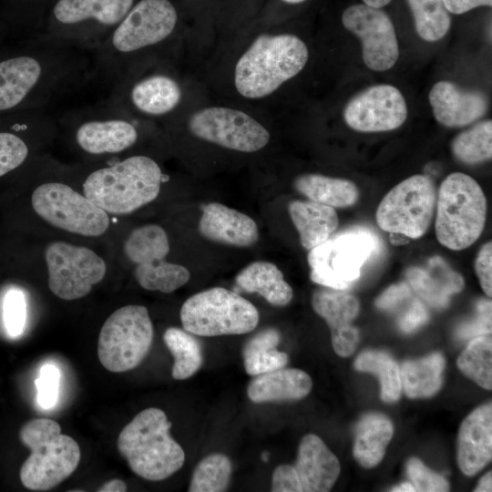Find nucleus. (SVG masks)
Segmentation results:
<instances>
[{
    "label": "nucleus",
    "mask_w": 492,
    "mask_h": 492,
    "mask_svg": "<svg viewBox=\"0 0 492 492\" xmlns=\"http://www.w3.org/2000/svg\"><path fill=\"white\" fill-rule=\"evenodd\" d=\"M391 491L395 492H413L415 491V487L411 482H404L399 486L394 487Z\"/></svg>",
    "instance_id": "nucleus-53"
},
{
    "label": "nucleus",
    "mask_w": 492,
    "mask_h": 492,
    "mask_svg": "<svg viewBox=\"0 0 492 492\" xmlns=\"http://www.w3.org/2000/svg\"><path fill=\"white\" fill-rule=\"evenodd\" d=\"M177 22L169 0H140L97 47L102 67L112 74L124 58L165 41Z\"/></svg>",
    "instance_id": "nucleus-7"
},
{
    "label": "nucleus",
    "mask_w": 492,
    "mask_h": 492,
    "mask_svg": "<svg viewBox=\"0 0 492 492\" xmlns=\"http://www.w3.org/2000/svg\"><path fill=\"white\" fill-rule=\"evenodd\" d=\"M280 340L278 330L266 328L246 342L242 349V359L248 374L255 376L286 365L287 354L276 349Z\"/></svg>",
    "instance_id": "nucleus-33"
},
{
    "label": "nucleus",
    "mask_w": 492,
    "mask_h": 492,
    "mask_svg": "<svg viewBox=\"0 0 492 492\" xmlns=\"http://www.w3.org/2000/svg\"><path fill=\"white\" fill-rule=\"evenodd\" d=\"M127 485L124 481L115 478L104 483L97 490L98 492H125L127 491Z\"/></svg>",
    "instance_id": "nucleus-50"
},
{
    "label": "nucleus",
    "mask_w": 492,
    "mask_h": 492,
    "mask_svg": "<svg viewBox=\"0 0 492 492\" xmlns=\"http://www.w3.org/2000/svg\"><path fill=\"white\" fill-rule=\"evenodd\" d=\"M136 111L152 117L164 116L175 109L181 101L179 84L166 74H151L131 83L125 92H117Z\"/></svg>",
    "instance_id": "nucleus-25"
},
{
    "label": "nucleus",
    "mask_w": 492,
    "mask_h": 492,
    "mask_svg": "<svg viewBox=\"0 0 492 492\" xmlns=\"http://www.w3.org/2000/svg\"><path fill=\"white\" fill-rule=\"evenodd\" d=\"M354 367L379 377L381 398L384 402L392 403L399 399L402 391L400 368L390 355L376 351L364 352L355 359Z\"/></svg>",
    "instance_id": "nucleus-35"
},
{
    "label": "nucleus",
    "mask_w": 492,
    "mask_h": 492,
    "mask_svg": "<svg viewBox=\"0 0 492 492\" xmlns=\"http://www.w3.org/2000/svg\"><path fill=\"white\" fill-rule=\"evenodd\" d=\"M462 373L485 389L492 388V339L490 333L474 337L457 358Z\"/></svg>",
    "instance_id": "nucleus-36"
},
{
    "label": "nucleus",
    "mask_w": 492,
    "mask_h": 492,
    "mask_svg": "<svg viewBox=\"0 0 492 492\" xmlns=\"http://www.w3.org/2000/svg\"><path fill=\"white\" fill-rule=\"evenodd\" d=\"M231 462L223 454H210L195 466L189 486V492H222L227 490L231 476Z\"/></svg>",
    "instance_id": "nucleus-39"
},
{
    "label": "nucleus",
    "mask_w": 492,
    "mask_h": 492,
    "mask_svg": "<svg viewBox=\"0 0 492 492\" xmlns=\"http://www.w3.org/2000/svg\"><path fill=\"white\" fill-rule=\"evenodd\" d=\"M492 457V405L475 409L462 422L457 438V463L466 476L483 469Z\"/></svg>",
    "instance_id": "nucleus-22"
},
{
    "label": "nucleus",
    "mask_w": 492,
    "mask_h": 492,
    "mask_svg": "<svg viewBox=\"0 0 492 492\" xmlns=\"http://www.w3.org/2000/svg\"><path fill=\"white\" fill-rule=\"evenodd\" d=\"M302 492H327L337 480L341 466L337 457L316 435L302 437L293 466Z\"/></svg>",
    "instance_id": "nucleus-23"
},
{
    "label": "nucleus",
    "mask_w": 492,
    "mask_h": 492,
    "mask_svg": "<svg viewBox=\"0 0 492 492\" xmlns=\"http://www.w3.org/2000/svg\"><path fill=\"white\" fill-rule=\"evenodd\" d=\"M436 188L425 175L411 176L391 189L378 205L375 220L384 231L422 237L434 218Z\"/></svg>",
    "instance_id": "nucleus-12"
},
{
    "label": "nucleus",
    "mask_w": 492,
    "mask_h": 492,
    "mask_svg": "<svg viewBox=\"0 0 492 492\" xmlns=\"http://www.w3.org/2000/svg\"><path fill=\"white\" fill-rule=\"evenodd\" d=\"M408 237L397 232H390L389 241L391 244L398 246L408 242Z\"/></svg>",
    "instance_id": "nucleus-52"
},
{
    "label": "nucleus",
    "mask_w": 492,
    "mask_h": 492,
    "mask_svg": "<svg viewBox=\"0 0 492 492\" xmlns=\"http://www.w3.org/2000/svg\"><path fill=\"white\" fill-rule=\"evenodd\" d=\"M288 211L302 246L309 251L333 236L339 225L334 208L313 200H292Z\"/></svg>",
    "instance_id": "nucleus-28"
},
{
    "label": "nucleus",
    "mask_w": 492,
    "mask_h": 492,
    "mask_svg": "<svg viewBox=\"0 0 492 492\" xmlns=\"http://www.w3.org/2000/svg\"><path fill=\"white\" fill-rule=\"evenodd\" d=\"M429 319L426 308L418 299H414L409 307L400 316L398 325L402 332L412 333L425 324Z\"/></svg>",
    "instance_id": "nucleus-46"
},
{
    "label": "nucleus",
    "mask_w": 492,
    "mask_h": 492,
    "mask_svg": "<svg viewBox=\"0 0 492 492\" xmlns=\"http://www.w3.org/2000/svg\"><path fill=\"white\" fill-rule=\"evenodd\" d=\"M259 318L251 302L221 287L193 294L180 309L184 330L207 337L248 333L255 329Z\"/></svg>",
    "instance_id": "nucleus-8"
},
{
    "label": "nucleus",
    "mask_w": 492,
    "mask_h": 492,
    "mask_svg": "<svg viewBox=\"0 0 492 492\" xmlns=\"http://www.w3.org/2000/svg\"><path fill=\"white\" fill-rule=\"evenodd\" d=\"M261 458L264 462H266L269 458V454L267 452H264L261 454Z\"/></svg>",
    "instance_id": "nucleus-56"
},
{
    "label": "nucleus",
    "mask_w": 492,
    "mask_h": 492,
    "mask_svg": "<svg viewBox=\"0 0 492 492\" xmlns=\"http://www.w3.org/2000/svg\"><path fill=\"white\" fill-rule=\"evenodd\" d=\"M444 368L445 359L439 353L406 361L400 368L402 389L410 398L431 396L442 385Z\"/></svg>",
    "instance_id": "nucleus-32"
},
{
    "label": "nucleus",
    "mask_w": 492,
    "mask_h": 492,
    "mask_svg": "<svg viewBox=\"0 0 492 492\" xmlns=\"http://www.w3.org/2000/svg\"><path fill=\"white\" fill-rule=\"evenodd\" d=\"M309 52L305 43L291 34L261 35L236 63L234 86L246 98H262L299 74Z\"/></svg>",
    "instance_id": "nucleus-2"
},
{
    "label": "nucleus",
    "mask_w": 492,
    "mask_h": 492,
    "mask_svg": "<svg viewBox=\"0 0 492 492\" xmlns=\"http://www.w3.org/2000/svg\"><path fill=\"white\" fill-rule=\"evenodd\" d=\"M45 258L48 287L66 301L85 297L106 275L105 261L87 247L54 241L46 246Z\"/></svg>",
    "instance_id": "nucleus-15"
},
{
    "label": "nucleus",
    "mask_w": 492,
    "mask_h": 492,
    "mask_svg": "<svg viewBox=\"0 0 492 492\" xmlns=\"http://www.w3.org/2000/svg\"><path fill=\"white\" fill-rule=\"evenodd\" d=\"M153 340V325L148 309L129 304L112 313L97 339L100 364L113 373L137 367L148 354Z\"/></svg>",
    "instance_id": "nucleus-9"
},
{
    "label": "nucleus",
    "mask_w": 492,
    "mask_h": 492,
    "mask_svg": "<svg viewBox=\"0 0 492 492\" xmlns=\"http://www.w3.org/2000/svg\"><path fill=\"white\" fill-rule=\"evenodd\" d=\"M342 22L361 40L367 67L384 71L394 67L399 47L394 25L384 11L364 4L353 5L343 11Z\"/></svg>",
    "instance_id": "nucleus-17"
},
{
    "label": "nucleus",
    "mask_w": 492,
    "mask_h": 492,
    "mask_svg": "<svg viewBox=\"0 0 492 492\" xmlns=\"http://www.w3.org/2000/svg\"><path fill=\"white\" fill-rule=\"evenodd\" d=\"M80 113L84 118L76 128L75 139L77 146L90 155L118 154L138 140L137 128L120 117L113 102Z\"/></svg>",
    "instance_id": "nucleus-18"
},
{
    "label": "nucleus",
    "mask_w": 492,
    "mask_h": 492,
    "mask_svg": "<svg viewBox=\"0 0 492 492\" xmlns=\"http://www.w3.org/2000/svg\"><path fill=\"white\" fill-rule=\"evenodd\" d=\"M27 155L28 147L20 137L0 132V177L18 168Z\"/></svg>",
    "instance_id": "nucleus-42"
},
{
    "label": "nucleus",
    "mask_w": 492,
    "mask_h": 492,
    "mask_svg": "<svg viewBox=\"0 0 492 492\" xmlns=\"http://www.w3.org/2000/svg\"><path fill=\"white\" fill-rule=\"evenodd\" d=\"M407 283L415 294L435 308H445L450 297L465 287L464 278L439 256L431 258L424 267L406 271Z\"/></svg>",
    "instance_id": "nucleus-26"
},
{
    "label": "nucleus",
    "mask_w": 492,
    "mask_h": 492,
    "mask_svg": "<svg viewBox=\"0 0 492 492\" xmlns=\"http://www.w3.org/2000/svg\"><path fill=\"white\" fill-rule=\"evenodd\" d=\"M436 236L440 244L462 251L480 237L487 202L480 185L463 172L449 174L436 194Z\"/></svg>",
    "instance_id": "nucleus-6"
},
{
    "label": "nucleus",
    "mask_w": 492,
    "mask_h": 492,
    "mask_svg": "<svg viewBox=\"0 0 492 492\" xmlns=\"http://www.w3.org/2000/svg\"><path fill=\"white\" fill-rule=\"evenodd\" d=\"M31 200L36 214L58 229L87 237L100 236L108 229V213L64 183L39 185Z\"/></svg>",
    "instance_id": "nucleus-14"
},
{
    "label": "nucleus",
    "mask_w": 492,
    "mask_h": 492,
    "mask_svg": "<svg viewBox=\"0 0 492 492\" xmlns=\"http://www.w3.org/2000/svg\"><path fill=\"white\" fill-rule=\"evenodd\" d=\"M346 124L360 132L395 129L407 118L402 93L391 85H376L354 97L343 111Z\"/></svg>",
    "instance_id": "nucleus-19"
},
{
    "label": "nucleus",
    "mask_w": 492,
    "mask_h": 492,
    "mask_svg": "<svg viewBox=\"0 0 492 492\" xmlns=\"http://www.w3.org/2000/svg\"><path fill=\"white\" fill-rule=\"evenodd\" d=\"M190 132L198 138L220 147L255 152L270 141L269 131L247 113L225 107H209L193 112L188 120Z\"/></svg>",
    "instance_id": "nucleus-16"
},
{
    "label": "nucleus",
    "mask_w": 492,
    "mask_h": 492,
    "mask_svg": "<svg viewBox=\"0 0 492 492\" xmlns=\"http://www.w3.org/2000/svg\"><path fill=\"white\" fill-rule=\"evenodd\" d=\"M201 210L199 231L204 238L237 247L258 241L259 229L250 216L219 202L207 203Z\"/></svg>",
    "instance_id": "nucleus-24"
},
{
    "label": "nucleus",
    "mask_w": 492,
    "mask_h": 492,
    "mask_svg": "<svg viewBox=\"0 0 492 492\" xmlns=\"http://www.w3.org/2000/svg\"><path fill=\"white\" fill-rule=\"evenodd\" d=\"M163 341L174 358L171 370L174 379L190 378L200 368L203 362L201 346L192 333L169 327L163 333Z\"/></svg>",
    "instance_id": "nucleus-34"
},
{
    "label": "nucleus",
    "mask_w": 492,
    "mask_h": 492,
    "mask_svg": "<svg viewBox=\"0 0 492 492\" xmlns=\"http://www.w3.org/2000/svg\"><path fill=\"white\" fill-rule=\"evenodd\" d=\"M241 290L258 293L270 304L285 306L292 299L293 292L282 272L273 263L258 261L241 270L235 278Z\"/></svg>",
    "instance_id": "nucleus-29"
},
{
    "label": "nucleus",
    "mask_w": 492,
    "mask_h": 492,
    "mask_svg": "<svg viewBox=\"0 0 492 492\" xmlns=\"http://www.w3.org/2000/svg\"><path fill=\"white\" fill-rule=\"evenodd\" d=\"M295 190L310 200L333 208H347L359 199L357 186L351 180L321 174H303L293 182Z\"/></svg>",
    "instance_id": "nucleus-31"
},
{
    "label": "nucleus",
    "mask_w": 492,
    "mask_h": 492,
    "mask_svg": "<svg viewBox=\"0 0 492 492\" xmlns=\"http://www.w3.org/2000/svg\"><path fill=\"white\" fill-rule=\"evenodd\" d=\"M433 113L441 125L466 126L482 118L488 107L487 97L479 91L466 90L450 81H439L429 92Z\"/></svg>",
    "instance_id": "nucleus-21"
},
{
    "label": "nucleus",
    "mask_w": 492,
    "mask_h": 492,
    "mask_svg": "<svg viewBox=\"0 0 492 492\" xmlns=\"http://www.w3.org/2000/svg\"><path fill=\"white\" fill-rule=\"evenodd\" d=\"M406 474L415 491L444 492L449 490L447 481L425 466L416 457H411L407 461Z\"/></svg>",
    "instance_id": "nucleus-41"
},
{
    "label": "nucleus",
    "mask_w": 492,
    "mask_h": 492,
    "mask_svg": "<svg viewBox=\"0 0 492 492\" xmlns=\"http://www.w3.org/2000/svg\"><path fill=\"white\" fill-rule=\"evenodd\" d=\"M412 289L407 282H400L388 287L374 302L381 310H393L412 297Z\"/></svg>",
    "instance_id": "nucleus-47"
},
{
    "label": "nucleus",
    "mask_w": 492,
    "mask_h": 492,
    "mask_svg": "<svg viewBox=\"0 0 492 492\" xmlns=\"http://www.w3.org/2000/svg\"><path fill=\"white\" fill-rule=\"evenodd\" d=\"M312 306L328 324L334 352L342 357L352 355L359 341L358 329L353 325L360 311L358 299L346 290L324 287L313 292Z\"/></svg>",
    "instance_id": "nucleus-20"
},
{
    "label": "nucleus",
    "mask_w": 492,
    "mask_h": 492,
    "mask_svg": "<svg viewBox=\"0 0 492 492\" xmlns=\"http://www.w3.org/2000/svg\"><path fill=\"white\" fill-rule=\"evenodd\" d=\"M124 251L136 265L137 282L146 290L169 293L190 280L186 267L166 261L169 242L165 230L159 225L148 224L134 230L125 241Z\"/></svg>",
    "instance_id": "nucleus-13"
},
{
    "label": "nucleus",
    "mask_w": 492,
    "mask_h": 492,
    "mask_svg": "<svg viewBox=\"0 0 492 492\" xmlns=\"http://www.w3.org/2000/svg\"><path fill=\"white\" fill-rule=\"evenodd\" d=\"M418 36L428 42L441 39L450 28L451 19L443 0H406Z\"/></svg>",
    "instance_id": "nucleus-38"
},
{
    "label": "nucleus",
    "mask_w": 492,
    "mask_h": 492,
    "mask_svg": "<svg viewBox=\"0 0 492 492\" xmlns=\"http://www.w3.org/2000/svg\"><path fill=\"white\" fill-rule=\"evenodd\" d=\"M475 272L480 286L487 297L492 295V243L487 241L480 248L476 261Z\"/></svg>",
    "instance_id": "nucleus-45"
},
{
    "label": "nucleus",
    "mask_w": 492,
    "mask_h": 492,
    "mask_svg": "<svg viewBox=\"0 0 492 492\" xmlns=\"http://www.w3.org/2000/svg\"><path fill=\"white\" fill-rule=\"evenodd\" d=\"M271 490L272 492H302L293 466L281 465L274 469Z\"/></svg>",
    "instance_id": "nucleus-48"
},
{
    "label": "nucleus",
    "mask_w": 492,
    "mask_h": 492,
    "mask_svg": "<svg viewBox=\"0 0 492 492\" xmlns=\"http://www.w3.org/2000/svg\"><path fill=\"white\" fill-rule=\"evenodd\" d=\"M394 434L393 424L381 414H368L361 418L355 428L354 456L363 466H377Z\"/></svg>",
    "instance_id": "nucleus-30"
},
{
    "label": "nucleus",
    "mask_w": 492,
    "mask_h": 492,
    "mask_svg": "<svg viewBox=\"0 0 492 492\" xmlns=\"http://www.w3.org/2000/svg\"><path fill=\"white\" fill-rule=\"evenodd\" d=\"M376 247L373 234L352 230L331 236L310 250L311 280L323 287L347 290L360 277L361 269Z\"/></svg>",
    "instance_id": "nucleus-11"
},
{
    "label": "nucleus",
    "mask_w": 492,
    "mask_h": 492,
    "mask_svg": "<svg viewBox=\"0 0 492 492\" xmlns=\"http://www.w3.org/2000/svg\"><path fill=\"white\" fill-rule=\"evenodd\" d=\"M3 319L8 334L14 337L22 334L26 322V301L21 290L10 289L5 293Z\"/></svg>",
    "instance_id": "nucleus-40"
},
{
    "label": "nucleus",
    "mask_w": 492,
    "mask_h": 492,
    "mask_svg": "<svg viewBox=\"0 0 492 492\" xmlns=\"http://www.w3.org/2000/svg\"><path fill=\"white\" fill-rule=\"evenodd\" d=\"M19 438L31 451L19 472L26 488L49 490L77 469L81 456L79 446L71 436L61 434L57 422L34 418L22 425Z\"/></svg>",
    "instance_id": "nucleus-5"
},
{
    "label": "nucleus",
    "mask_w": 492,
    "mask_h": 492,
    "mask_svg": "<svg viewBox=\"0 0 492 492\" xmlns=\"http://www.w3.org/2000/svg\"><path fill=\"white\" fill-rule=\"evenodd\" d=\"M134 0H58L53 7L59 27L45 39L66 46L98 47L103 34L121 22Z\"/></svg>",
    "instance_id": "nucleus-10"
},
{
    "label": "nucleus",
    "mask_w": 492,
    "mask_h": 492,
    "mask_svg": "<svg viewBox=\"0 0 492 492\" xmlns=\"http://www.w3.org/2000/svg\"><path fill=\"white\" fill-rule=\"evenodd\" d=\"M312 386V379L304 371L280 368L255 375L248 384L247 395L256 404L298 400L306 396Z\"/></svg>",
    "instance_id": "nucleus-27"
},
{
    "label": "nucleus",
    "mask_w": 492,
    "mask_h": 492,
    "mask_svg": "<svg viewBox=\"0 0 492 492\" xmlns=\"http://www.w3.org/2000/svg\"><path fill=\"white\" fill-rule=\"evenodd\" d=\"M60 373L56 366L46 364L39 371L36 379L37 402L45 409L53 407L58 398Z\"/></svg>",
    "instance_id": "nucleus-43"
},
{
    "label": "nucleus",
    "mask_w": 492,
    "mask_h": 492,
    "mask_svg": "<svg viewBox=\"0 0 492 492\" xmlns=\"http://www.w3.org/2000/svg\"><path fill=\"white\" fill-rule=\"evenodd\" d=\"M283 2L285 3H288V4H299V3H302L305 0H282Z\"/></svg>",
    "instance_id": "nucleus-55"
},
{
    "label": "nucleus",
    "mask_w": 492,
    "mask_h": 492,
    "mask_svg": "<svg viewBox=\"0 0 492 492\" xmlns=\"http://www.w3.org/2000/svg\"><path fill=\"white\" fill-rule=\"evenodd\" d=\"M477 316L475 321L460 326L456 335L460 339H467L491 333V302L481 300L477 303Z\"/></svg>",
    "instance_id": "nucleus-44"
},
{
    "label": "nucleus",
    "mask_w": 492,
    "mask_h": 492,
    "mask_svg": "<svg viewBox=\"0 0 492 492\" xmlns=\"http://www.w3.org/2000/svg\"><path fill=\"white\" fill-rule=\"evenodd\" d=\"M363 2L364 5H367L369 6L382 8L383 6L388 5L391 0H363Z\"/></svg>",
    "instance_id": "nucleus-54"
},
{
    "label": "nucleus",
    "mask_w": 492,
    "mask_h": 492,
    "mask_svg": "<svg viewBox=\"0 0 492 492\" xmlns=\"http://www.w3.org/2000/svg\"><path fill=\"white\" fill-rule=\"evenodd\" d=\"M161 181L159 164L148 156L136 155L92 171L83 191L107 213L128 214L153 201Z\"/></svg>",
    "instance_id": "nucleus-4"
},
{
    "label": "nucleus",
    "mask_w": 492,
    "mask_h": 492,
    "mask_svg": "<svg viewBox=\"0 0 492 492\" xmlns=\"http://www.w3.org/2000/svg\"><path fill=\"white\" fill-rule=\"evenodd\" d=\"M40 40L37 54L0 62V111L14 108L35 95L43 103L64 91L84 71L67 50L69 46Z\"/></svg>",
    "instance_id": "nucleus-1"
},
{
    "label": "nucleus",
    "mask_w": 492,
    "mask_h": 492,
    "mask_svg": "<svg viewBox=\"0 0 492 492\" xmlns=\"http://www.w3.org/2000/svg\"><path fill=\"white\" fill-rule=\"evenodd\" d=\"M452 153L465 164H477L492 157V121L487 119L459 133L452 141Z\"/></svg>",
    "instance_id": "nucleus-37"
},
{
    "label": "nucleus",
    "mask_w": 492,
    "mask_h": 492,
    "mask_svg": "<svg viewBox=\"0 0 492 492\" xmlns=\"http://www.w3.org/2000/svg\"><path fill=\"white\" fill-rule=\"evenodd\" d=\"M170 427L164 411L149 407L122 428L117 447L137 476L159 481L182 467L185 453L169 435Z\"/></svg>",
    "instance_id": "nucleus-3"
},
{
    "label": "nucleus",
    "mask_w": 492,
    "mask_h": 492,
    "mask_svg": "<svg viewBox=\"0 0 492 492\" xmlns=\"http://www.w3.org/2000/svg\"><path fill=\"white\" fill-rule=\"evenodd\" d=\"M476 492H487L492 491V475L491 471L487 473L482 478L479 480L476 489Z\"/></svg>",
    "instance_id": "nucleus-51"
},
{
    "label": "nucleus",
    "mask_w": 492,
    "mask_h": 492,
    "mask_svg": "<svg viewBox=\"0 0 492 492\" xmlns=\"http://www.w3.org/2000/svg\"><path fill=\"white\" fill-rule=\"evenodd\" d=\"M448 12L464 14L479 6H491L492 0H443Z\"/></svg>",
    "instance_id": "nucleus-49"
}]
</instances>
